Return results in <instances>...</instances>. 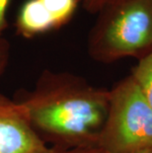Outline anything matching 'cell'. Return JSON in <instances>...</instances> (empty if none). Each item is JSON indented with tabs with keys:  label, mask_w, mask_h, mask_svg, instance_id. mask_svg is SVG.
<instances>
[{
	"label": "cell",
	"mask_w": 152,
	"mask_h": 153,
	"mask_svg": "<svg viewBox=\"0 0 152 153\" xmlns=\"http://www.w3.org/2000/svg\"><path fill=\"white\" fill-rule=\"evenodd\" d=\"M32 128L48 147H98L109 111L110 90L68 72L44 70L17 98Z\"/></svg>",
	"instance_id": "cell-1"
},
{
	"label": "cell",
	"mask_w": 152,
	"mask_h": 153,
	"mask_svg": "<svg viewBox=\"0 0 152 153\" xmlns=\"http://www.w3.org/2000/svg\"><path fill=\"white\" fill-rule=\"evenodd\" d=\"M152 51V0H124L100 12L90 32L88 53L110 63L125 57L138 60Z\"/></svg>",
	"instance_id": "cell-2"
},
{
	"label": "cell",
	"mask_w": 152,
	"mask_h": 153,
	"mask_svg": "<svg viewBox=\"0 0 152 153\" xmlns=\"http://www.w3.org/2000/svg\"><path fill=\"white\" fill-rule=\"evenodd\" d=\"M98 148L105 153L152 151V109L130 74L110 90Z\"/></svg>",
	"instance_id": "cell-3"
},
{
	"label": "cell",
	"mask_w": 152,
	"mask_h": 153,
	"mask_svg": "<svg viewBox=\"0 0 152 153\" xmlns=\"http://www.w3.org/2000/svg\"><path fill=\"white\" fill-rule=\"evenodd\" d=\"M47 147L32 128L25 107L0 93V153H44Z\"/></svg>",
	"instance_id": "cell-4"
},
{
	"label": "cell",
	"mask_w": 152,
	"mask_h": 153,
	"mask_svg": "<svg viewBox=\"0 0 152 153\" xmlns=\"http://www.w3.org/2000/svg\"><path fill=\"white\" fill-rule=\"evenodd\" d=\"M56 28V22L40 0L26 1L16 21L17 34L24 38H33Z\"/></svg>",
	"instance_id": "cell-5"
},
{
	"label": "cell",
	"mask_w": 152,
	"mask_h": 153,
	"mask_svg": "<svg viewBox=\"0 0 152 153\" xmlns=\"http://www.w3.org/2000/svg\"><path fill=\"white\" fill-rule=\"evenodd\" d=\"M130 75L137 83L144 98L152 109V51L138 60Z\"/></svg>",
	"instance_id": "cell-6"
},
{
	"label": "cell",
	"mask_w": 152,
	"mask_h": 153,
	"mask_svg": "<svg viewBox=\"0 0 152 153\" xmlns=\"http://www.w3.org/2000/svg\"><path fill=\"white\" fill-rule=\"evenodd\" d=\"M56 22L57 28L69 21L76 10L78 0H40Z\"/></svg>",
	"instance_id": "cell-7"
},
{
	"label": "cell",
	"mask_w": 152,
	"mask_h": 153,
	"mask_svg": "<svg viewBox=\"0 0 152 153\" xmlns=\"http://www.w3.org/2000/svg\"><path fill=\"white\" fill-rule=\"evenodd\" d=\"M124 0H84V8L90 13H100L103 9Z\"/></svg>",
	"instance_id": "cell-8"
},
{
	"label": "cell",
	"mask_w": 152,
	"mask_h": 153,
	"mask_svg": "<svg viewBox=\"0 0 152 153\" xmlns=\"http://www.w3.org/2000/svg\"><path fill=\"white\" fill-rule=\"evenodd\" d=\"M44 153H105L98 147L83 149H60L56 147H47Z\"/></svg>",
	"instance_id": "cell-9"
},
{
	"label": "cell",
	"mask_w": 152,
	"mask_h": 153,
	"mask_svg": "<svg viewBox=\"0 0 152 153\" xmlns=\"http://www.w3.org/2000/svg\"><path fill=\"white\" fill-rule=\"evenodd\" d=\"M10 0H0V40L3 31L5 30L7 23H6V11Z\"/></svg>",
	"instance_id": "cell-10"
},
{
	"label": "cell",
	"mask_w": 152,
	"mask_h": 153,
	"mask_svg": "<svg viewBox=\"0 0 152 153\" xmlns=\"http://www.w3.org/2000/svg\"><path fill=\"white\" fill-rule=\"evenodd\" d=\"M8 58V47L5 41L0 40V74L5 68Z\"/></svg>",
	"instance_id": "cell-11"
},
{
	"label": "cell",
	"mask_w": 152,
	"mask_h": 153,
	"mask_svg": "<svg viewBox=\"0 0 152 153\" xmlns=\"http://www.w3.org/2000/svg\"><path fill=\"white\" fill-rule=\"evenodd\" d=\"M136 153H152V151H141V152H136Z\"/></svg>",
	"instance_id": "cell-12"
}]
</instances>
